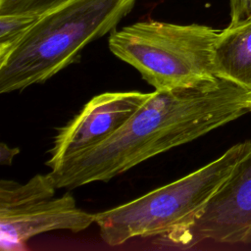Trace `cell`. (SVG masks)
<instances>
[{"label": "cell", "instance_id": "cell-12", "mask_svg": "<svg viewBox=\"0 0 251 251\" xmlns=\"http://www.w3.org/2000/svg\"><path fill=\"white\" fill-rule=\"evenodd\" d=\"M20 152L19 148L10 147L6 143L2 142L0 144V163L1 165L10 166L12 164V161L16 155H18Z\"/></svg>", "mask_w": 251, "mask_h": 251}, {"label": "cell", "instance_id": "cell-4", "mask_svg": "<svg viewBox=\"0 0 251 251\" xmlns=\"http://www.w3.org/2000/svg\"><path fill=\"white\" fill-rule=\"evenodd\" d=\"M220 30L199 24L154 20L110 33V51L133 67L158 91L189 88L218 78L214 47Z\"/></svg>", "mask_w": 251, "mask_h": 251}, {"label": "cell", "instance_id": "cell-10", "mask_svg": "<svg viewBox=\"0 0 251 251\" xmlns=\"http://www.w3.org/2000/svg\"><path fill=\"white\" fill-rule=\"evenodd\" d=\"M69 0H0V15L40 17Z\"/></svg>", "mask_w": 251, "mask_h": 251}, {"label": "cell", "instance_id": "cell-2", "mask_svg": "<svg viewBox=\"0 0 251 251\" xmlns=\"http://www.w3.org/2000/svg\"><path fill=\"white\" fill-rule=\"evenodd\" d=\"M135 0H69L41 15L0 62V93L42 83L78 60L84 47L112 33Z\"/></svg>", "mask_w": 251, "mask_h": 251}, {"label": "cell", "instance_id": "cell-1", "mask_svg": "<svg viewBox=\"0 0 251 251\" xmlns=\"http://www.w3.org/2000/svg\"><path fill=\"white\" fill-rule=\"evenodd\" d=\"M250 105V89L220 77L195 87L155 90L113 136L49 174L57 189L108 181L238 119Z\"/></svg>", "mask_w": 251, "mask_h": 251}, {"label": "cell", "instance_id": "cell-9", "mask_svg": "<svg viewBox=\"0 0 251 251\" xmlns=\"http://www.w3.org/2000/svg\"><path fill=\"white\" fill-rule=\"evenodd\" d=\"M39 17L0 15V62L19 44Z\"/></svg>", "mask_w": 251, "mask_h": 251}, {"label": "cell", "instance_id": "cell-6", "mask_svg": "<svg viewBox=\"0 0 251 251\" xmlns=\"http://www.w3.org/2000/svg\"><path fill=\"white\" fill-rule=\"evenodd\" d=\"M203 240L251 243V150L236 165L195 221L170 239L185 247Z\"/></svg>", "mask_w": 251, "mask_h": 251}, {"label": "cell", "instance_id": "cell-5", "mask_svg": "<svg viewBox=\"0 0 251 251\" xmlns=\"http://www.w3.org/2000/svg\"><path fill=\"white\" fill-rule=\"evenodd\" d=\"M50 176L35 175L25 184L0 181V243L19 250L31 237L52 230L79 232L95 223V214L77 207L71 194L55 197Z\"/></svg>", "mask_w": 251, "mask_h": 251}, {"label": "cell", "instance_id": "cell-3", "mask_svg": "<svg viewBox=\"0 0 251 251\" xmlns=\"http://www.w3.org/2000/svg\"><path fill=\"white\" fill-rule=\"evenodd\" d=\"M251 140L169 184L130 202L95 214L100 236L110 246L136 237L160 235L169 240L188 227L211 197L250 152Z\"/></svg>", "mask_w": 251, "mask_h": 251}, {"label": "cell", "instance_id": "cell-7", "mask_svg": "<svg viewBox=\"0 0 251 251\" xmlns=\"http://www.w3.org/2000/svg\"><path fill=\"white\" fill-rule=\"evenodd\" d=\"M151 92H104L91 98L69 123L58 129L46 165L55 169L64 161L88 151L113 136L149 98Z\"/></svg>", "mask_w": 251, "mask_h": 251}, {"label": "cell", "instance_id": "cell-13", "mask_svg": "<svg viewBox=\"0 0 251 251\" xmlns=\"http://www.w3.org/2000/svg\"><path fill=\"white\" fill-rule=\"evenodd\" d=\"M250 111H251V105H250Z\"/></svg>", "mask_w": 251, "mask_h": 251}, {"label": "cell", "instance_id": "cell-11", "mask_svg": "<svg viewBox=\"0 0 251 251\" xmlns=\"http://www.w3.org/2000/svg\"><path fill=\"white\" fill-rule=\"evenodd\" d=\"M230 22L251 18V0H229Z\"/></svg>", "mask_w": 251, "mask_h": 251}, {"label": "cell", "instance_id": "cell-8", "mask_svg": "<svg viewBox=\"0 0 251 251\" xmlns=\"http://www.w3.org/2000/svg\"><path fill=\"white\" fill-rule=\"evenodd\" d=\"M216 75L251 90V18L230 22L214 47Z\"/></svg>", "mask_w": 251, "mask_h": 251}]
</instances>
